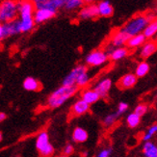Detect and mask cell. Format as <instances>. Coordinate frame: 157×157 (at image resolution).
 <instances>
[{
  "instance_id": "cell-1",
  "label": "cell",
  "mask_w": 157,
  "mask_h": 157,
  "mask_svg": "<svg viewBox=\"0 0 157 157\" xmlns=\"http://www.w3.org/2000/svg\"><path fill=\"white\" fill-rule=\"evenodd\" d=\"M18 7V24L20 33H28L32 31L35 27L34 21V11L35 5L31 0H17Z\"/></svg>"
},
{
  "instance_id": "cell-2",
  "label": "cell",
  "mask_w": 157,
  "mask_h": 157,
  "mask_svg": "<svg viewBox=\"0 0 157 157\" xmlns=\"http://www.w3.org/2000/svg\"><path fill=\"white\" fill-rule=\"evenodd\" d=\"M155 19L156 16L152 12L146 13H138V15L133 17L131 19H129L124 24V26L121 28V30L130 38L132 36L138 35V34H142L144 29L146 28V26Z\"/></svg>"
},
{
  "instance_id": "cell-3",
  "label": "cell",
  "mask_w": 157,
  "mask_h": 157,
  "mask_svg": "<svg viewBox=\"0 0 157 157\" xmlns=\"http://www.w3.org/2000/svg\"><path fill=\"white\" fill-rule=\"evenodd\" d=\"M91 78L88 73V67L85 65H78L67 74L63 80V85L66 87H86Z\"/></svg>"
},
{
  "instance_id": "cell-4",
  "label": "cell",
  "mask_w": 157,
  "mask_h": 157,
  "mask_svg": "<svg viewBox=\"0 0 157 157\" xmlns=\"http://www.w3.org/2000/svg\"><path fill=\"white\" fill-rule=\"evenodd\" d=\"M77 90L78 88L75 86L73 87L61 86L49 95L48 99H47V105L52 109L62 106L67 100H69L71 97H73L76 94Z\"/></svg>"
},
{
  "instance_id": "cell-5",
  "label": "cell",
  "mask_w": 157,
  "mask_h": 157,
  "mask_svg": "<svg viewBox=\"0 0 157 157\" xmlns=\"http://www.w3.org/2000/svg\"><path fill=\"white\" fill-rule=\"evenodd\" d=\"M18 17L17 0H1L0 1V22L6 23Z\"/></svg>"
},
{
  "instance_id": "cell-6",
  "label": "cell",
  "mask_w": 157,
  "mask_h": 157,
  "mask_svg": "<svg viewBox=\"0 0 157 157\" xmlns=\"http://www.w3.org/2000/svg\"><path fill=\"white\" fill-rule=\"evenodd\" d=\"M108 54L105 50L97 49L86 56V64L91 67H100L108 61Z\"/></svg>"
},
{
  "instance_id": "cell-7",
  "label": "cell",
  "mask_w": 157,
  "mask_h": 157,
  "mask_svg": "<svg viewBox=\"0 0 157 157\" xmlns=\"http://www.w3.org/2000/svg\"><path fill=\"white\" fill-rule=\"evenodd\" d=\"M57 12L51 10L49 8H46V7H40V8H35V11H34V21H35V24H40L44 23L47 20H49L51 18H53L56 16Z\"/></svg>"
},
{
  "instance_id": "cell-8",
  "label": "cell",
  "mask_w": 157,
  "mask_h": 157,
  "mask_svg": "<svg viewBox=\"0 0 157 157\" xmlns=\"http://www.w3.org/2000/svg\"><path fill=\"white\" fill-rule=\"evenodd\" d=\"M98 17V7L95 3L91 4H84L79 9L78 12V17L82 20L87 19H94Z\"/></svg>"
},
{
  "instance_id": "cell-9",
  "label": "cell",
  "mask_w": 157,
  "mask_h": 157,
  "mask_svg": "<svg viewBox=\"0 0 157 157\" xmlns=\"http://www.w3.org/2000/svg\"><path fill=\"white\" fill-rule=\"evenodd\" d=\"M112 85L113 83L110 78H102L94 85V90L97 92V94L99 95V98H106L108 97L109 92L111 90Z\"/></svg>"
},
{
  "instance_id": "cell-10",
  "label": "cell",
  "mask_w": 157,
  "mask_h": 157,
  "mask_svg": "<svg viewBox=\"0 0 157 157\" xmlns=\"http://www.w3.org/2000/svg\"><path fill=\"white\" fill-rule=\"evenodd\" d=\"M129 37L121 29L115 31L110 38V45L112 47L125 46Z\"/></svg>"
},
{
  "instance_id": "cell-11",
  "label": "cell",
  "mask_w": 157,
  "mask_h": 157,
  "mask_svg": "<svg viewBox=\"0 0 157 157\" xmlns=\"http://www.w3.org/2000/svg\"><path fill=\"white\" fill-rule=\"evenodd\" d=\"M108 54V58H110L112 61H120L124 59L128 56L129 49L126 46H121V47H112L110 45V49L106 51Z\"/></svg>"
},
{
  "instance_id": "cell-12",
  "label": "cell",
  "mask_w": 157,
  "mask_h": 157,
  "mask_svg": "<svg viewBox=\"0 0 157 157\" xmlns=\"http://www.w3.org/2000/svg\"><path fill=\"white\" fill-rule=\"evenodd\" d=\"M157 50L156 42L153 40H147L146 43L141 46L140 49V57L143 59H147L151 57Z\"/></svg>"
},
{
  "instance_id": "cell-13",
  "label": "cell",
  "mask_w": 157,
  "mask_h": 157,
  "mask_svg": "<svg viewBox=\"0 0 157 157\" xmlns=\"http://www.w3.org/2000/svg\"><path fill=\"white\" fill-rule=\"evenodd\" d=\"M19 33H20V29H19L17 18L15 20H12V21L3 23V40L12 36L17 35Z\"/></svg>"
},
{
  "instance_id": "cell-14",
  "label": "cell",
  "mask_w": 157,
  "mask_h": 157,
  "mask_svg": "<svg viewBox=\"0 0 157 157\" xmlns=\"http://www.w3.org/2000/svg\"><path fill=\"white\" fill-rule=\"evenodd\" d=\"M98 17H112L114 13V7L109 0H100L97 4Z\"/></svg>"
},
{
  "instance_id": "cell-15",
  "label": "cell",
  "mask_w": 157,
  "mask_h": 157,
  "mask_svg": "<svg viewBox=\"0 0 157 157\" xmlns=\"http://www.w3.org/2000/svg\"><path fill=\"white\" fill-rule=\"evenodd\" d=\"M138 78L136 77L134 73H127L122 76L119 82H118V87L121 90H127V89H131L137 83Z\"/></svg>"
},
{
  "instance_id": "cell-16",
  "label": "cell",
  "mask_w": 157,
  "mask_h": 157,
  "mask_svg": "<svg viewBox=\"0 0 157 157\" xmlns=\"http://www.w3.org/2000/svg\"><path fill=\"white\" fill-rule=\"evenodd\" d=\"M146 40L147 39L145 38V36L143 35V34H138V35H135L129 38L125 46L128 49H135V48H138V47H141L146 43Z\"/></svg>"
},
{
  "instance_id": "cell-17",
  "label": "cell",
  "mask_w": 157,
  "mask_h": 157,
  "mask_svg": "<svg viewBox=\"0 0 157 157\" xmlns=\"http://www.w3.org/2000/svg\"><path fill=\"white\" fill-rule=\"evenodd\" d=\"M90 110V105L87 104L85 101L82 99L77 100L71 107V114L73 116H82L89 112Z\"/></svg>"
},
{
  "instance_id": "cell-18",
  "label": "cell",
  "mask_w": 157,
  "mask_h": 157,
  "mask_svg": "<svg viewBox=\"0 0 157 157\" xmlns=\"http://www.w3.org/2000/svg\"><path fill=\"white\" fill-rule=\"evenodd\" d=\"M99 98H100L99 95L97 94V92H95L94 89H87V90L83 91V93L81 94V99L85 101L89 105L98 102Z\"/></svg>"
},
{
  "instance_id": "cell-19",
  "label": "cell",
  "mask_w": 157,
  "mask_h": 157,
  "mask_svg": "<svg viewBox=\"0 0 157 157\" xmlns=\"http://www.w3.org/2000/svg\"><path fill=\"white\" fill-rule=\"evenodd\" d=\"M88 132L85 130L84 128H82L80 126H77L74 128V130L72 132V139L74 142L76 143H84L88 140Z\"/></svg>"
},
{
  "instance_id": "cell-20",
  "label": "cell",
  "mask_w": 157,
  "mask_h": 157,
  "mask_svg": "<svg viewBox=\"0 0 157 157\" xmlns=\"http://www.w3.org/2000/svg\"><path fill=\"white\" fill-rule=\"evenodd\" d=\"M23 88L26 91L36 92L40 89V82L34 77H27L23 82Z\"/></svg>"
},
{
  "instance_id": "cell-21",
  "label": "cell",
  "mask_w": 157,
  "mask_h": 157,
  "mask_svg": "<svg viewBox=\"0 0 157 157\" xmlns=\"http://www.w3.org/2000/svg\"><path fill=\"white\" fill-rule=\"evenodd\" d=\"M156 33H157V21L155 19L151 21L146 26V28L144 29L142 34L145 36L147 40H152L153 37L156 35Z\"/></svg>"
},
{
  "instance_id": "cell-22",
  "label": "cell",
  "mask_w": 157,
  "mask_h": 157,
  "mask_svg": "<svg viewBox=\"0 0 157 157\" xmlns=\"http://www.w3.org/2000/svg\"><path fill=\"white\" fill-rule=\"evenodd\" d=\"M143 153L146 157H157V147L151 141L145 142L143 146Z\"/></svg>"
},
{
  "instance_id": "cell-23",
  "label": "cell",
  "mask_w": 157,
  "mask_h": 157,
  "mask_svg": "<svg viewBox=\"0 0 157 157\" xmlns=\"http://www.w3.org/2000/svg\"><path fill=\"white\" fill-rule=\"evenodd\" d=\"M65 3H66V0H47L45 3L37 7V8H40V7H46V8H49L51 10L58 12L61 9H64Z\"/></svg>"
},
{
  "instance_id": "cell-24",
  "label": "cell",
  "mask_w": 157,
  "mask_h": 157,
  "mask_svg": "<svg viewBox=\"0 0 157 157\" xmlns=\"http://www.w3.org/2000/svg\"><path fill=\"white\" fill-rule=\"evenodd\" d=\"M49 136H48V133L46 131H43L40 132L38 137H37V140H36V147L38 151H40L42 148L45 147L47 145H49Z\"/></svg>"
},
{
  "instance_id": "cell-25",
  "label": "cell",
  "mask_w": 157,
  "mask_h": 157,
  "mask_svg": "<svg viewBox=\"0 0 157 157\" xmlns=\"http://www.w3.org/2000/svg\"><path fill=\"white\" fill-rule=\"evenodd\" d=\"M149 70H151V66H149V64L147 62L143 61V62L139 63L138 66L136 67L134 74H135L137 78L138 77H144L149 72Z\"/></svg>"
},
{
  "instance_id": "cell-26",
  "label": "cell",
  "mask_w": 157,
  "mask_h": 157,
  "mask_svg": "<svg viewBox=\"0 0 157 157\" xmlns=\"http://www.w3.org/2000/svg\"><path fill=\"white\" fill-rule=\"evenodd\" d=\"M83 5V0H66L64 9L67 12H74L79 10Z\"/></svg>"
},
{
  "instance_id": "cell-27",
  "label": "cell",
  "mask_w": 157,
  "mask_h": 157,
  "mask_svg": "<svg viewBox=\"0 0 157 157\" xmlns=\"http://www.w3.org/2000/svg\"><path fill=\"white\" fill-rule=\"evenodd\" d=\"M141 122V118L135 113H130L126 117V124L130 128L137 127Z\"/></svg>"
},
{
  "instance_id": "cell-28",
  "label": "cell",
  "mask_w": 157,
  "mask_h": 157,
  "mask_svg": "<svg viewBox=\"0 0 157 157\" xmlns=\"http://www.w3.org/2000/svg\"><path fill=\"white\" fill-rule=\"evenodd\" d=\"M120 116L117 113H112L107 115L106 117L103 120V124L105 127H111L112 125H114L116 124V121H118V118Z\"/></svg>"
},
{
  "instance_id": "cell-29",
  "label": "cell",
  "mask_w": 157,
  "mask_h": 157,
  "mask_svg": "<svg viewBox=\"0 0 157 157\" xmlns=\"http://www.w3.org/2000/svg\"><path fill=\"white\" fill-rule=\"evenodd\" d=\"M156 131H157V124H152L151 127H149L147 129V131L144 134V136H143V141H144V142H149L153 138V136L155 135Z\"/></svg>"
},
{
  "instance_id": "cell-30",
  "label": "cell",
  "mask_w": 157,
  "mask_h": 157,
  "mask_svg": "<svg viewBox=\"0 0 157 157\" xmlns=\"http://www.w3.org/2000/svg\"><path fill=\"white\" fill-rule=\"evenodd\" d=\"M39 153L42 157H51L54 154V147L51 144L47 145L45 147L39 151Z\"/></svg>"
},
{
  "instance_id": "cell-31",
  "label": "cell",
  "mask_w": 157,
  "mask_h": 157,
  "mask_svg": "<svg viewBox=\"0 0 157 157\" xmlns=\"http://www.w3.org/2000/svg\"><path fill=\"white\" fill-rule=\"evenodd\" d=\"M147 112V105L145 103H140L135 107L133 113H135L136 115L139 116V117L141 118L142 116H144Z\"/></svg>"
},
{
  "instance_id": "cell-32",
  "label": "cell",
  "mask_w": 157,
  "mask_h": 157,
  "mask_svg": "<svg viewBox=\"0 0 157 157\" xmlns=\"http://www.w3.org/2000/svg\"><path fill=\"white\" fill-rule=\"evenodd\" d=\"M128 110V104L126 102H120L119 105H118V111L116 112L119 116L124 114L126 111Z\"/></svg>"
},
{
  "instance_id": "cell-33",
  "label": "cell",
  "mask_w": 157,
  "mask_h": 157,
  "mask_svg": "<svg viewBox=\"0 0 157 157\" xmlns=\"http://www.w3.org/2000/svg\"><path fill=\"white\" fill-rule=\"evenodd\" d=\"M63 152H64V155L66 156H71L73 152H74V147L71 145V144H67L65 146L64 149H63Z\"/></svg>"
},
{
  "instance_id": "cell-34",
  "label": "cell",
  "mask_w": 157,
  "mask_h": 157,
  "mask_svg": "<svg viewBox=\"0 0 157 157\" xmlns=\"http://www.w3.org/2000/svg\"><path fill=\"white\" fill-rule=\"evenodd\" d=\"M112 154V149L111 148H104L100 151L97 157H110Z\"/></svg>"
},
{
  "instance_id": "cell-35",
  "label": "cell",
  "mask_w": 157,
  "mask_h": 157,
  "mask_svg": "<svg viewBox=\"0 0 157 157\" xmlns=\"http://www.w3.org/2000/svg\"><path fill=\"white\" fill-rule=\"evenodd\" d=\"M31 1L34 3V5H35V8H37V7L43 5L44 3H45L47 0H31Z\"/></svg>"
},
{
  "instance_id": "cell-36",
  "label": "cell",
  "mask_w": 157,
  "mask_h": 157,
  "mask_svg": "<svg viewBox=\"0 0 157 157\" xmlns=\"http://www.w3.org/2000/svg\"><path fill=\"white\" fill-rule=\"evenodd\" d=\"M7 119V115L3 112H0V122L4 121Z\"/></svg>"
},
{
  "instance_id": "cell-37",
  "label": "cell",
  "mask_w": 157,
  "mask_h": 157,
  "mask_svg": "<svg viewBox=\"0 0 157 157\" xmlns=\"http://www.w3.org/2000/svg\"><path fill=\"white\" fill-rule=\"evenodd\" d=\"M3 40V23L0 22V40Z\"/></svg>"
},
{
  "instance_id": "cell-38",
  "label": "cell",
  "mask_w": 157,
  "mask_h": 157,
  "mask_svg": "<svg viewBox=\"0 0 157 157\" xmlns=\"http://www.w3.org/2000/svg\"><path fill=\"white\" fill-rule=\"evenodd\" d=\"M97 0H83L84 4H91V3H94Z\"/></svg>"
},
{
  "instance_id": "cell-39",
  "label": "cell",
  "mask_w": 157,
  "mask_h": 157,
  "mask_svg": "<svg viewBox=\"0 0 157 157\" xmlns=\"http://www.w3.org/2000/svg\"><path fill=\"white\" fill-rule=\"evenodd\" d=\"M3 140V135H2V133L0 132V142H1Z\"/></svg>"
},
{
  "instance_id": "cell-40",
  "label": "cell",
  "mask_w": 157,
  "mask_h": 157,
  "mask_svg": "<svg viewBox=\"0 0 157 157\" xmlns=\"http://www.w3.org/2000/svg\"><path fill=\"white\" fill-rule=\"evenodd\" d=\"M57 157H67V156H66V155H64V154H61V155H58Z\"/></svg>"
}]
</instances>
